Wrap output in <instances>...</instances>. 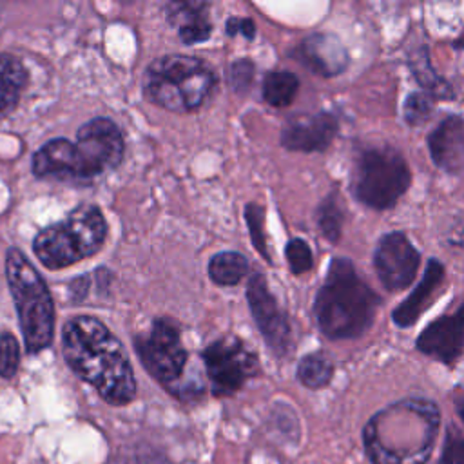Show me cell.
Returning <instances> with one entry per match:
<instances>
[{"label":"cell","mask_w":464,"mask_h":464,"mask_svg":"<svg viewBox=\"0 0 464 464\" xmlns=\"http://www.w3.org/2000/svg\"><path fill=\"white\" fill-rule=\"evenodd\" d=\"M62 352L69 368L100 397L123 406L136 395V379L121 341L96 317L74 315L62 328Z\"/></svg>","instance_id":"cell-1"},{"label":"cell","mask_w":464,"mask_h":464,"mask_svg":"<svg viewBox=\"0 0 464 464\" xmlns=\"http://www.w3.org/2000/svg\"><path fill=\"white\" fill-rule=\"evenodd\" d=\"M440 413L428 399H404L375 413L362 431L373 464H426Z\"/></svg>","instance_id":"cell-2"},{"label":"cell","mask_w":464,"mask_h":464,"mask_svg":"<svg viewBox=\"0 0 464 464\" xmlns=\"http://www.w3.org/2000/svg\"><path fill=\"white\" fill-rule=\"evenodd\" d=\"M382 299L362 281L348 257H334L314 299V317L328 339H355L373 324Z\"/></svg>","instance_id":"cell-3"},{"label":"cell","mask_w":464,"mask_h":464,"mask_svg":"<svg viewBox=\"0 0 464 464\" xmlns=\"http://www.w3.org/2000/svg\"><path fill=\"white\" fill-rule=\"evenodd\" d=\"M218 87L214 67L188 54H163L143 72V96L170 112L185 114L203 107Z\"/></svg>","instance_id":"cell-4"},{"label":"cell","mask_w":464,"mask_h":464,"mask_svg":"<svg viewBox=\"0 0 464 464\" xmlns=\"http://www.w3.org/2000/svg\"><path fill=\"white\" fill-rule=\"evenodd\" d=\"M107 230L100 207L80 203L65 219L40 230L33 241V250L45 268L60 270L94 256L103 246Z\"/></svg>","instance_id":"cell-5"},{"label":"cell","mask_w":464,"mask_h":464,"mask_svg":"<svg viewBox=\"0 0 464 464\" xmlns=\"http://www.w3.org/2000/svg\"><path fill=\"white\" fill-rule=\"evenodd\" d=\"M5 277L18 314L27 353H38L53 343L54 304L36 268L18 248L5 252Z\"/></svg>","instance_id":"cell-6"},{"label":"cell","mask_w":464,"mask_h":464,"mask_svg":"<svg viewBox=\"0 0 464 464\" xmlns=\"http://www.w3.org/2000/svg\"><path fill=\"white\" fill-rule=\"evenodd\" d=\"M411 172L406 158L392 145L361 149L355 156L350 190L364 207L392 208L410 188Z\"/></svg>","instance_id":"cell-7"},{"label":"cell","mask_w":464,"mask_h":464,"mask_svg":"<svg viewBox=\"0 0 464 464\" xmlns=\"http://www.w3.org/2000/svg\"><path fill=\"white\" fill-rule=\"evenodd\" d=\"M134 350L143 368L161 384L178 381L188 361L179 326L169 317H156L149 334L136 335Z\"/></svg>","instance_id":"cell-8"},{"label":"cell","mask_w":464,"mask_h":464,"mask_svg":"<svg viewBox=\"0 0 464 464\" xmlns=\"http://www.w3.org/2000/svg\"><path fill=\"white\" fill-rule=\"evenodd\" d=\"M74 152L80 183L92 181L116 169L125 154V140L120 127L105 116H96L76 132Z\"/></svg>","instance_id":"cell-9"},{"label":"cell","mask_w":464,"mask_h":464,"mask_svg":"<svg viewBox=\"0 0 464 464\" xmlns=\"http://www.w3.org/2000/svg\"><path fill=\"white\" fill-rule=\"evenodd\" d=\"M212 393L218 397L236 393L250 377L259 373V361L239 337L225 335L201 352Z\"/></svg>","instance_id":"cell-10"},{"label":"cell","mask_w":464,"mask_h":464,"mask_svg":"<svg viewBox=\"0 0 464 464\" xmlns=\"http://www.w3.org/2000/svg\"><path fill=\"white\" fill-rule=\"evenodd\" d=\"M245 297L248 301L250 314L259 328L265 343L277 357H283L290 350L292 328L286 314L277 304V299L272 295L268 283L263 274L256 272L246 281Z\"/></svg>","instance_id":"cell-11"},{"label":"cell","mask_w":464,"mask_h":464,"mask_svg":"<svg viewBox=\"0 0 464 464\" xmlns=\"http://www.w3.org/2000/svg\"><path fill=\"white\" fill-rule=\"evenodd\" d=\"M420 266V252L401 230L386 232L373 250V268L381 285L390 292H401L411 285Z\"/></svg>","instance_id":"cell-12"},{"label":"cell","mask_w":464,"mask_h":464,"mask_svg":"<svg viewBox=\"0 0 464 464\" xmlns=\"http://www.w3.org/2000/svg\"><path fill=\"white\" fill-rule=\"evenodd\" d=\"M337 129L339 123L332 112L295 114L285 121L279 141L286 150L321 152L332 145Z\"/></svg>","instance_id":"cell-13"},{"label":"cell","mask_w":464,"mask_h":464,"mask_svg":"<svg viewBox=\"0 0 464 464\" xmlns=\"http://www.w3.org/2000/svg\"><path fill=\"white\" fill-rule=\"evenodd\" d=\"M462 314L464 306L459 304L453 314L430 323L415 341L417 350L444 364H455L462 353Z\"/></svg>","instance_id":"cell-14"},{"label":"cell","mask_w":464,"mask_h":464,"mask_svg":"<svg viewBox=\"0 0 464 464\" xmlns=\"http://www.w3.org/2000/svg\"><path fill=\"white\" fill-rule=\"evenodd\" d=\"M297 62H301L314 74L332 78L341 74L348 62V51L343 42L330 33L308 34L294 51Z\"/></svg>","instance_id":"cell-15"},{"label":"cell","mask_w":464,"mask_h":464,"mask_svg":"<svg viewBox=\"0 0 464 464\" xmlns=\"http://www.w3.org/2000/svg\"><path fill=\"white\" fill-rule=\"evenodd\" d=\"M433 163L448 174L460 176L464 167V125L459 114H446L428 134Z\"/></svg>","instance_id":"cell-16"},{"label":"cell","mask_w":464,"mask_h":464,"mask_svg":"<svg viewBox=\"0 0 464 464\" xmlns=\"http://www.w3.org/2000/svg\"><path fill=\"white\" fill-rule=\"evenodd\" d=\"M33 174L42 179L80 183V170L74 143L65 138H54L42 145L33 156Z\"/></svg>","instance_id":"cell-17"},{"label":"cell","mask_w":464,"mask_h":464,"mask_svg":"<svg viewBox=\"0 0 464 464\" xmlns=\"http://www.w3.org/2000/svg\"><path fill=\"white\" fill-rule=\"evenodd\" d=\"M446 277V270L444 265L431 257L426 265L424 276L420 279V283L415 286V290L392 312V321L399 326V328H408L411 324L417 323V319L420 317V314L431 304V301L435 299V295L440 292L442 283Z\"/></svg>","instance_id":"cell-18"},{"label":"cell","mask_w":464,"mask_h":464,"mask_svg":"<svg viewBox=\"0 0 464 464\" xmlns=\"http://www.w3.org/2000/svg\"><path fill=\"white\" fill-rule=\"evenodd\" d=\"M208 4L201 2H170L167 5V18L178 27V36L183 44L194 45L205 42L212 34L208 20Z\"/></svg>","instance_id":"cell-19"},{"label":"cell","mask_w":464,"mask_h":464,"mask_svg":"<svg viewBox=\"0 0 464 464\" xmlns=\"http://www.w3.org/2000/svg\"><path fill=\"white\" fill-rule=\"evenodd\" d=\"M27 83L24 63L13 54H0V118L14 111Z\"/></svg>","instance_id":"cell-20"},{"label":"cell","mask_w":464,"mask_h":464,"mask_svg":"<svg viewBox=\"0 0 464 464\" xmlns=\"http://www.w3.org/2000/svg\"><path fill=\"white\" fill-rule=\"evenodd\" d=\"M248 274V261L236 250H223L210 257L208 276L219 286H234Z\"/></svg>","instance_id":"cell-21"},{"label":"cell","mask_w":464,"mask_h":464,"mask_svg":"<svg viewBox=\"0 0 464 464\" xmlns=\"http://www.w3.org/2000/svg\"><path fill=\"white\" fill-rule=\"evenodd\" d=\"M297 91L299 78L286 69L268 71L263 78L261 94L270 107H288L294 102Z\"/></svg>","instance_id":"cell-22"},{"label":"cell","mask_w":464,"mask_h":464,"mask_svg":"<svg viewBox=\"0 0 464 464\" xmlns=\"http://www.w3.org/2000/svg\"><path fill=\"white\" fill-rule=\"evenodd\" d=\"M315 221L321 230V234L330 241L337 243L343 234V225H344V210L341 205V198L337 190L328 192L324 196L317 208H315Z\"/></svg>","instance_id":"cell-23"},{"label":"cell","mask_w":464,"mask_h":464,"mask_svg":"<svg viewBox=\"0 0 464 464\" xmlns=\"http://www.w3.org/2000/svg\"><path fill=\"white\" fill-rule=\"evenodd\" d=\"M334 377V362L321 352L304 355L297 364V379L310 390L324 388Z\"/></svg>","instance_id":"cell-24"},{"label":"cell","mask_w":464,"mask_h":464,"mask_svg":"<svg viewBox=\"0 0 464 464\" xmlns=\"http://www.w3.org/2000/svg\"><path fill=\"white\" fill-rule=\"evenodd\" d=\"M410 65H411L415 80L424 87V92H428L435 100L437 98H451L453 96L451 85L444 78L435 74V71L431 69L426 47H420L419 56Z\"/></svg>","instance_id":"cell-25"},{"label":"cell","mask_w":464,"mask_h":464,"mask_svg":"<svg viewBox=\"0 0 464 464\" xmlns=\"http://www.w3.org/2000/svg\"><path fill=\"white\" fill-rule=\"evenodd\" d=\"M245 221L250 230V239L256 250L268 261L272 263V257L268 254V245H266V234H265V207L257 203H246L245 207Z\"/></svg>","instance_id":"cell-26"},{"label":"cell","mask_w":464,"mask_h":464,"mask_svg":"<svg viewBox=\"0 0 464 464\" xmlns=\"http://www.w3.org/2000/svg\"><path fill=\"white\" fill-rule=\"evenodd\" d=\"M285 257L292 274L301 276L312 270L314 266V254L310 245L301 237H292L285 246Z\"/></svg>","instance_id":"cell-27"},{"label":"cell","mask_w":464,"mask_h":464,"mask_svg":"<svg viewBox=\"0 0 464 464\" xmlns=\"http://www.w3.org/2000/svg\"><path fill=\"white\" fill-rule=\"evenodd\" d=\"M435 107V98L424 91L410 92L404 102V120L410 125H420L430 120Z\"/></svg>","instance_id":"cell-28"},{"label":"cell","mask_w":464,"mask_h":464,"mask_svg":"<svg viewBox=\"0 0 464 464\" xmlns=\"http://www.w3.org/2000/svg\"><path fill=\"white\" fill-rule=\"evenodd\" d=\"M20 366V343L9 332H0V375L4 379L14 377Z\"/></svg>","instance_id":"cell-29"},{"label":"cell","mask_w":464,"mask_h":464,"mask_svg":"<svg viewBox=\"0 0 464 464\" xmlns=\"http://www.w3.org/2000/svg\"><path fill=\"white\" fill-rule=\"evenodd\" d=\"M254 76H256V65L248 58H237L228 65V72H227L228 85L232 87V91L239 94L250 91Z\"/></svg>","instance_id":"cell-30"},{"label":"cell","mask_w":464,"mask_h":464,"mask_svg":"<svg viewBox=\"0 0 464 464\" xmlns=\"http://www.w3.org/2000/svg\"><path fill=\"white\" fill-rule=\"evenodd\" d=\"M439 464H464V442L460 430L453 428L448 431L444 451Z\"/></svg>","instance_id":"cell-31"},{"label":"cell","mask_w":464,"mask_h":464,"mask_svg":"<svg viewBox=\"0 0 464 464\" xmlns=\"http://www.w3.org/2000/svg\"><path fill=\"white\" fill-rule=\"evenodd\" d=\"M225 33L228 36H236V34H241L245 36L246 40H252L256 36V25H254V20L252 18H246V16H232L227 20L225 24Z\"/></svg>","instance_id":"cell-32"},{"label":"cell","mask_w":464,"mask_h":464,"mask_svg":"<svg viewBox=\"0 0 464 464\" xmlns=\"http://www.w3.org/2000/svg\"><path fill=\"white\" fill-rule=\"evenodd\" d=\"M87 288H89V279L83 276V277H78L71 283V292H72V299L74 301H82L85 295H87Z\"/></svg>","instance_id":"cell-33"}]
</instances>
